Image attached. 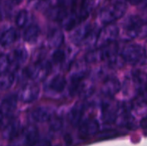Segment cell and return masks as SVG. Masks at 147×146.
I'll list each match as a JSON object with an SVG mask.
<instances>
[{
    "mask_svg": "<svg viewBox=\"0 0 147 146\" xmlns=\"http://www.w3.org/2000/svg\"><path fill=\"white\" fill-rule=\"evenodd\" d=\"M127 0H111V2L101 9L99 12L100 21L105 24H111L121 18L127 12Z\"/></svg>",
    "mask_w": 147,
    "mask_h": 146,
    "instance_id": "cell-1",
    "label": "cell"
},
{
    "mask_svg": "<svg viewBox=\"0 0 147 146\" xmlns=\"http://www.w3.org/2000/svg\"><path fill=\"white\" fill-rule=\"evenodd\" d=\"M146 34V22L139 15H130L126 20L122 28V39L125 40H132L141 34Z\"/></svg>",
    "mask_w": 147,
    "mask_h": 146,
    "instance_id": "cell-2",
    "label": "cell"
},
{
    "mask_svg": "<svg viewBox=\"0 0 147 146\" xmlns=\"http://www.w3.org/2000/svg\"><path fill=\"white\" fill-rule=\"evenodd\" d=\"M52 65L47 60H39L28 66L26 70V74L28 77L36 83L43 82L51 72Z\"/></svg>",
    "mask_w": 147,
    "mask_h": 146,
    "instance_id": "cell-3",
    "label": "cell"
},
{
    "mask_svg": "<svg viewBox=\"0 0 147 146\" xmlns=\"http://www.w3.org/2000/svg\"><path fill=\"white\" fill-rule=\"evenodd\" d=\"M121 57L124 62L136 65L142 60L146 61V50L140 45L130 44L123 48Z\"/></svg>",
    "mask_w": 147,
    "mask_h": 146,
    "instance_id": "cell-4",
    "label": "cell"
},
{
    "mask_svg": "<svg viewBox=\"0 0 147 146\" xmlns=\"http://www.w3.org/2000/svg\"><path fill=\"white\" fill-rule=\"evenodd\" d=\"M119 34L120 30L117 25L114 23L105 25L97 33L96 46L98 47H102L115 42L119 36Z\"/></svg>",
    "mask_w": 147,
    "mask_h": 146,
    "instance_id": "cell-5",
    "label": "cell"
},
{
    "mask_svg": "<svg viewBox=\"0 0 147 146\" xmlns=\"http://www.w3.org/2000/svg\"><path fill=\"white\" fill-rule=\"evenodd\" d=\"M40 95V88L36 83H26L19 90L17 99L24 103H30L36 101Z\"/></svg>",
    "mask_w": 147,
    "mask_h": 146,
    "instance_id": "cell-6",
    "label": "cell"
},
{
    "mask_svg": "<svg viewBox=\"0 0 147 146\" xmlns=\"http://www.w3.org/2000/svg\"><path fill=\"white\" fill-rule=\"evenodd\" d=\"M93 26L90 23H85L76 27L70 35L71 41L75 45H80L87 39L93 30Z\"/></svg>",
    "mask_w": 147,
    "mask_h": 146,
    "instance_id": "cell-7",
    "label": "cell"
},
{
    "mask_svg": "<svg viewBox=\"0 0 147 146\" xmlns=\"http://www.w3.org/2000/svg\"><path fill=\"white\" fill-rule=\"evenodd\" d=\"M22 144L25 146H31L39 139V131L34 125L27 126L19 134Z\"/></svg>",
    "mask_w": 147,
    "mask_h": 146,
    "instance_id": "cell-8",
    "label": "cell"
},
{
    "mask_svg": "<svg viewBox=\"0 0 147 146\" xmlns=\"http://www.w3.org/2000/svg\"><path fill=\"white\" fill-rule=\"evenodd\" d=\"M121 89V83L115 77H108L103 81L101 91L107 96H113L117 94Z\"/></svg>",
    "mask_w": 147,
    "mask_h": 146,
    "instance_id": "cell-9",
    "label": "cell"
},
{
    "mask_svg": "<svg viewBox=\"0 0 147 146\" xmlns=\"http://www.w3.org/2000/svg\"><path fill=\"white\" fill-rule=\"evenodd\" d=\"M119 107L113 102H106L102 105V116L104 123H115L117 118Z\"/></svg>",
    "mask_w": 147,
    "mask_h": 146,
    "instance_id": "cell-10",
    "label": "cell"
},
{
    "mask_svg": "<svg viewBox=\"0 0 147 146\" xmlns=\"http://www.w3.org/2000/svg\"><path fill=\"white\" fill-rule=\"evenodd\" d=\"M88 73L87 66L85 64L78 62L75 63L71 65V72H70V78L71 84H78L86 77Z\"/></svg>",
    "mask_w": 147,
    "mask_h": 146,
    "instance_id": "cell-11",
    "label": "cell"
},
{
    "mask_svg": "<svg viewBox=\"0 0 147 146\" xmlns=\"http://www.w3.org/2000/svg\"><path fill=\"white\" fill-rule=\"evenodd\" d=\"M19 32L16 28L10 27L0 31V45L9 46L14 44L19 39Z\"/></svg>",
    "mask_w": 147,
    "mask_h": 146,
    "instance_id": "cell-12",
    "label": "cell"
},
{
    "mask_svg": "<svg viewBox=\"0 0 147 146\" xmlns=\"http://www.w3.org/2000/svg\"><path fill=\"white\" fill-rule=\"evenodd\" d=\"M53 113L52 109L47 107H38L34 108L30 114L31 120L37 123L47 122L53 118Z\"/></svg>",
    "mask_w": 147,
    "mask_h": 146,
    "instance_id": "cell-13",
    "label": "cell"
},
{
    "mask_svg": "<svg viewBox=\"0 0 147 146\" xmlns=\"http://www.w3.org/2000/svg\"><path fill=\"white\" fill-rule=\"evenodd\" d=\"M17 96L16 95L6 96L0 103V113L3 115H10L15 112L17 107Z\"/></svg>",
    "mask_w": 147,
    "mask_h": 146,
    "instance_id": "cell-14",
    "label": "cell"
},
{
    "mask_svg": "<svg viewBox=\"0 0 147 146\" xmlns=\"http://www.w3.org/2000/svg\"><path fill=\"white\" fill-rule=\"evenodd\" d=\"M100 130V125L95 119H88L80 123L79 132L84 137L93 136L98 133Z\"/></svg>",
    "mask_w": 147,
    "mask_h": 146,
    "instance_id": "cell-15",
    "label": "cell"
},
{
    "mask_svg": "<svg viewBox=\"0 0 147 146\" xmlns=\"http://www.w3.org/2000/svg\"><path fill=\"white\" fill-rule=\"evenodd\" d=\"M21 133V124L17 120H9L3 129L2 136L4 139H14Z\"/></svg>",
    "mask_w": 147,
    "mask_h": 146,
    "instance_id": "cell-16",
    "label": "cell"
},
{
    "mask_svg": "<svg viewBox=\"0 0 147 146\" xmlns=\"http://www.w3.org/2000/svg\"><path fill=\"white\" fill-rule=\"evenodd\" d=\"M65 41V35L61 29L53 28L49 31L47 35V43L48 46L52 48H59L63 45Z\"/></svg>",
    "mask_w": 147,
    "mask_h": 146,
    "instance_id": "cell-17",
    "label": "cell"
},
{
    "mask_svg": "<svg viewBox=\"0 0 147 146\" xmlns=\"http://www.w3.org/2000/svg\"><path fill=\"white\" fill-rule=\"evenodd\" d=\"M85 107L83 103H77L73 106L68 114V121L72 126H77L81 123Z\"/></svg>",
    "mask_w": 147,
    "mask_h": 146,
    "instance_id": "cell-18",
    "label": "cell"
},
{
    "mask_svg": "<svg viewBox=\"0 0 147 146\" xmlns=\"http://www.w3.org/2000/svg\"><path fill=\"white\" fill-rule=\"evenodd\" d=\"M45 14L50 20L61 22L68 15V12L65 9L56 4L54 6L48 7L45 10Z\"/></svg>",
    "mask_w": 147,
    "mask_h": 146,
    "instance_id": "cell-19",
    "label": "cell"
},
{
    "mask_svg": "<svg viewBox=\"0 0 147 146\" xmlns=\"http://www.w3.org/2000/svg\"><path fill=\"white\" fill-rule=\"evenodd\" d=\"M66 86V79L61 75L54 76L47 84V90L53 93H61Z\"/></svg>",
    "mask_w": 147,
    "mask_h": 146,
    "instance_id": "cell-20",
    "label": "cell"
},
{
    "mask_svg": "<svg viewBox=\"0 0 147 146\" xmlns=\"http://www.w3.org/2000/svg\"><path fill=\"white\" fill-rule=\"evenodd\" d=\"M84 60L89 64L99 63L102 60H106L105 52L102 47H98L96 49H92L85 54Z\"/></svg>",
    "mask_w": 147,
    "mask_h": 146,
    "instance_id": "cell-21",
    "label": "cell"
},
{
    "mask_svg": "<svg viewBox=\"0 0 147 146\" xmlns=\"http://www.w3.org/2000/svg\"><path fill=\"white\" fill-rule=\"evenodd\" d=\"M62 25L64 28L67 31L74 29L76 27H78L83 21L79 17L78 14L77 12H72L71 14H68L62 21Z\"/></svg>",
    "mask_w": 147,
    "mask_h": 146,
    "instance_id": "cell-22",
    "label": "cell"
},
{
    "mask_svg": "<svg viewBox=\"0 0 147 146\" xmlns=\"http://www.w3.org/2000/svg\"><path fill=\"white\" fill-rule=\"evenodd\" d=\"M40 33V29L37 24L29 25L23 33V40L28 43H34L37 40Z\"/></svg>",
    "mask_w": 147,
    "mask_h": 146,
    "instance_id": "cell-23",
    "label": "cell"
},
{
    "mask_svg": "<svg viewBox=\"0 0 147 146\" xmlns=\"http://www.w3.org/2000/svg\"><path fill=\"white\" fill-rule=\"evenodd\" d=\"M28 58V53L24 46H18L13 51V60L16 65H23Z\"/></svg>",
    "mask_w": 147,
    "mask_h": 146,
    "instance_id": "cell-24",
    "label": "cell"
},
{
    "mask_svg": "<svg viewBox=\"0 0 147 146\" xmlns=\"http://www.w3.org/2000/svg\"><path fill=\"white\" fill-rule=\"evenodd\" d=\"M15 82V75L9 71L0 73V90L10 89Z\"/></svg>",
    "mask_w": 147,
    "mask_h": 146,
    "instance_id": "cell-25",
    "label": "cell"
},
{
    "mask_svg": "<svg viewBox=\"0 0 147 146\" xmlns=\"http://www.w3.org/2000/svg\"><path fill=\"white\" fill-rule=\"evenodd\" d=\"M29 21V14L26 9H22L16 16V24L18 28H24Z\"/></svg>",
    "mask_w": 147,
    "mask_h": 146,
    "instance_id": "cell-26",
    "label": "cell"
},
{
    "mask_svg": "<svg viewBox=\"0 0 147 146\" xmlns=\"http://www.w3.org/2000/svg\"><path fill=\"white\" fill-rule=\"evenodd\" d=\"M65 58H66V54L65 50L58 48L54 51V52L52 55V61L55 65H60L65 62Z\"/></svg>",
    "mask_w": 147,
    "mask_h": 146,
    "instance_id": "cell-27",
    "label": "cell"
},
{
    "mask_svg": "<svg viewBox=\"0 0 147 146\" xmlns=\"http://www.w3.org/2000/svg\"><path fill=\"white\" fill-rule=\"evenodd\" d=\"M10 64H11V61L9 56L4 53H1L0 54V73L9 71Z\"/></svg>",
    "mask_w": 147,
    "mask_h": 146,
    "instance_id": "cell-28",
    "label": "cell"
},
{
    "mask_svg": "<svg viewBox=\"0 0 147 146\" xmlns=\"http://www.w3.org/2000/svg\"><path fill=\"white\" fill-rule=\"evenodd\" d=\"M108 61V65L110 68H113V69H118V68H121L123 65H124V60L122 59V58L120 56L115 55L112 58H110L109 59L107 60Z\"/></svg>",
    "mask_w": 147,
    "mask_h": 146,
    "instance_id": "cell-29",
    "label": "cell"
},
{
    "mask_svg": "<svg viewBox=\"0 0 147 146\" xmlns=\"http://www.w3.org/2000/svg\"><path fill=\"white\" fill-rule=\"evenodd\" d=\"M51 121L50 123V128L53 132H58L63 127V121L59 118H55L53 116V118L49 120Z\"/></svg>",
    "mask_w": 147,
    "mask_h": 146,
    "instance_id": "cell-30",
    "label": "cell"
},
{
    "mask_svg": "<svg viewBox=\"0 0 147 146\" xmlns=\"http://www.w3.org/2000/svg\"><path fill=\"white\" fill-rule=\"evenodd\" d=\"M118 135V133L114 130H108L104 131L100 135H98V140H104V139H109L116 137Z\"/></svg>",
    "mask_w": 147,
    "mask_h": 146,
    "instance_id": "cell-31",
    "label": "cell"
},
{
    "mask_svg": "<svg viewBox=\"0 0 147 146\" xmlns=\"http://www.w3.org/2000/svg\"><path fill=\"white\" fill-rule=\"evenodd\" d=\"M56 4L65 9L67 10V9L69 8H73L76 3H77V0H56Z\"/></svg>",
    "mask_w": 147,
    "mask_h": 146,
    "instance_id": "cell-32",
    "label": "cell"
},
{
    "mask_svg": "<svg viewBox=\"0 0 147 146\" xmlns=\"http://www.w3.org/2000/svg\"><path fill=\"white\" fill-rule=\"evenodd\" d=\"M31 146H52L50 141L47 140V139H38L34 145Z\"/></svg>",
    "mask_w": 147,
    "mask_h": 146,
    "instance_id": "cell-33",
    "label": "cell"
},
{
    "mask_svg": "<svg viewBox=\"0 0 147 146\" xmlns=\"http://www.w3.org/2000/svg\"><path fill=\"white\" fill-rule=\"evenodd\" d=\"M3 120V115L1 114V113H0V123H1V121Z\"/></svg>",
    "mask_w": 147,
    "mask_h": 146,
    "instance_id": "cell-34",
    "label": "cell"
}]
</instances>
